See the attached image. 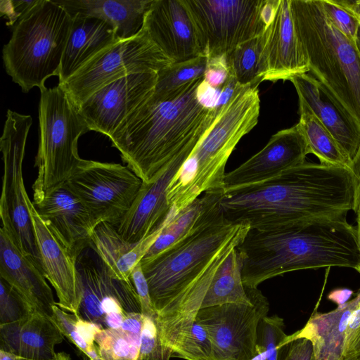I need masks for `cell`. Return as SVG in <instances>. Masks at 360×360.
<instances>
[{"label": "cell", "instance_id": "6da1fadb", "mask_svg": "<svg viewBox=\"0 0 360 360\" xmlns=\"http://www.w3.org/2000/svg\"><path fill=\"white\" fill-rule=\"evenodd\" d=\"M250 230L224 214L141 264L162 342L172 351L191 330L211 281ZM174 354V353H173Z\"/></svg>", "mask_w": 360, "mask_h": 360}, {"label": "cell", "instance_id": "7a4b0ae2", "mask_svg": "<svg viewBox=\"0 0 360 360\" xmlns=\"http://www.w3.org/2000/svg\"><path fill=\"white\" fill-rule=\"evenodd\" d=\"M355 197L349 168L305 162L267 181L224 192L221 207L229 221L268 231L347 214Z\"/></svg>", "mask_w": 360, "mask_h": 360}, {"label": "cell", "instance_id": "3957f363", "mask_svg": "<svg viewBox=\"0 0 360 360\" xmlns=\"http://www.w3.org/2000/svg\"><path fill=\"white\" fill-rule=\"evenodd\" d=\"M203 77L162 96L152 95L109 138L123 162L148 183L170 162L191 155L214 124L220 106L198 97Z\"/></svg>", "mask_w": 360, "mask_h": 360}, {"label": "cell", "instance_id": "277c9868", "mask_svg": "<svg viewBox=\"0 0 360 360\" xmlns=\"http://www.w3.org/2000/svg\"><path fill=\"white\" fill-rule=\"evenodd\" d=\"M347 214L319 217L276 231L250 230L237 247L245 285L308 269L349 267L357 271L360 255L356 227Z\"/></svg>", "mask_w": 360, "mask_h": 360}, {"label": "cell", "instance_id": "5b68a950", "mask_svg": "<svg viewBox=\"0 0 360 360\" xmlns=\"http://www.w3.org/2000/svg\"><path fill=\"white\" fill-rule=\"evenodd\" d=\"M259 110L258 86L237 84L168 186L167 202L176 214L203 193L223 190L226 162L242 137L257 124Z\"/></svg>", "mask_w": 360, "mask_h": 360}, {"label": "cell", "instance_id": "8992f818", "mask_svg": "<svg viewBox=\"0 0 360 360\" xmlns=\"http://www.w3.org/2000/svg\"><path fill=\"white\" fill-rule=\"evenodd\" d=\"M309 72L360 125V53L327 18L319 0H290Z\"/></svg>", "mask_w": 360, "mask_h": 360}, {"label": "cell", "instance_id": "52a82bcc", "mask_svg": "<svg viewBox=\"0 0 360 360\" xmlns=\"http://www.w3.org/2000/svg\"><path fill=\"white\" fill-rule=\"evenodd\" d=\"M72 17L56 0L39 2L12 29L2 50L5 70L22 92L58 77Z\"/></svg>", "mask_w": 360, "mask_h": 360}, {"label": "cell", "instance_id": "ba28073f", "mask_svg": "<svg viewBox=\"0 0 360 360\" xmlns=\"http://www.w3.org/2000/svg\"><path fill=\"white\" fill-rule=\"evenodd\" d=\"M40 90L39 146L34 160L37 176L33 197L45 195L63 185L81 163L79 138L89 129L63 86Z\"/></svg>", "mask_w": 360, "mask_h": 360}, {"label": "cell", "instance_id": "9c48e42d", "mask_svg": "<svg viewBox=\"0 0 360 360\" xmlns=\"http://www.w3.org/2000/svg\"><path fill=\"white\" fill-rule=\"evenodd\" d=\"M32 124L30 115L9 109L7 110L0 139L4 162L0 198L1 228L8 233L21 252L42 269L28 207L30 198L22 177L25 145Z\"/></svg>", "mask_w": 360, "mask_h": 360}, {"label": "cell", "instance_id": "30bf717a", "mask_svg": "<svg viewBox=\"0 0 360 360\" xmlns=\"http://www.w3.org/2000/svg\"><path fill=\"white\" fill-rule=\"evenodd\" d=\"M174 62L142 28L134 37L106 47L61 84L78 108L94 92L123 77L155 72Z\"/></svg>", "mask_w": 360, "mask_h": 360}, {"label": "cell", "instance_id": "8fae6325", "mask_svg": "<svg viewBox=\"0 0 360 360\" xmlns=\"http://www.w3.org/2000/svg\"><path fill=\"white\" fill-rule=\"evenodd\" d=\"M96 224L117 226L131 208L143 181L127 166L82 160L64 184Z\"/></svg>", "mask_w": 360, "mask_h": 360}, {"label": "cell", "instance_id": "7c38bea8", "mask_svg": "<svg viewBox=\"0 0 360 360\" xmlns=\"http://www.w3.org/2000/svg\"><path fill=\"white\" fill-rule=\"evenodd\" d=\"M264 1L184 0L207 58L227 55L264 32Z\"/></svg>", "mask_w": 360, "mask_h": 360}, {"label": "cell", "instance_id": "4fadbf2b", "mask_svg": "<svg viewBox=\"0 0 360 360\" xmlns=\"http://www.w3.org/2000/svg\"><path fill=\"white\" fill-rule=\"evenodd\" d=\"M252 304H225L200 309L195 321L207 331L217 360H252L257 355V330L269 304L258 290Z\"/></svg>", "mask_w": 360, "mask_h": 360}, {"label": "cell", "instance_id": "5bb4252c", "mask_svg": "<svg viewBox=\"0 0 360 360\" xmlns=\"http://www.w3.org/2000/svg\"><path fill=\"white\" fill-rule=\"evenodd\" d=\"M158 72L131 74L101 87L78 108L89 131L110 137L153 93Z\"/></svg>", "mask_w": 360, "mask_h": 360}, {"label": "cell", "instance_id": "9a60e30c", "mask_svg": "<svg viewBox=\"0 0 360 360\" xmlns=\"http://www.w3.org/2000/svg\"><path fill=\"white\" fill-rule=\"evenodd\" d=\"M309 72L292 20L290 0H280L276 15L259 36L260 82L290 80Z\"/></svg>", "mask_w": 360, "mask_h": 360}, {"label": "cell", "instance_id": "2e32d148", "mask_svg": "<svg viewBox=\"0 0 360 360\" xmlns=\"http://www.w3.org/2000/svg\"><path fill=\"white\" fill-rule=\"evenodd\" d=\"M309 153L307 141L298 124L282 129L274 134L262 150L226 173L224 192L274 178L305 162Z\"/></svg>", "mask_w": 360, "mask_h": 360}, {"label": "cell", "instance_id": "e0dca14e", "mask_svg": "<svg viewBox=\"0 0 360 360\" xmlns=\"http://www.w3.org/2000/svg\"><path fill=\"white\" fill-rule=\"evenodd\" d=\"M142 28L174 63L205 55L198 28L184 0H153Z\"/></svg>", "mask_w": 360, "mask_h": 360}, {"label": "cell", "instance_id": "ac0fdd59", "mask_svg": "<svg viewBox=\"0 0 360 360\" xmlns=\"http://www.w3.org/2000/svg\"><path fill=\"white\" fill-rule=\"evenodd\" d=\"M32 204L49 229L77 259L91 244L97 226L86 207L65 184L33 197Z\"/></svg>", "mask_w": 360, "mask_h": 360}, {"label": "cell", "instance_id": "d6986e66", "mask_svg": "<svg viewBox=\"0 0 360 360\" xmlns=\"http://www.w3.org/2000/svg\"><path fill=\"white\" fill-rule=\"evenodd\" d=\"M28 207L41 267L46 280L56 292V304L62 309L77 314L81 289L74 258L49 229L37 212L30 199Z\"/></svg>", "mask_w": 360, "mask_h": 360}, {"label": "cell", "instance_id": "ffe728a7", "mask_svg": "<svg viewBox=\"0 0 360 360\" xmlns=\"http://www.w3.org/2000/svg\"><path fill=\"white\" fill-rule=\"evenodd\" d=\"M189 156L188 154L179 156L150 182H143L131 208L115 226L124 240L129 243L139 242L164 222L171 211L167 199L168 186Z\"/></svg>", "mask_w": 360, "mask_h": 360}, {"label": "cell", "instance_id": "44dd1931", "mask_svg": "<svg viewBox=\"0 0 360 360\" xmlns=\"http://www.w3.org/2000/svg\"><path fill=\"white\" fill-rule=\"evenodd\" d=\"M298 96L329 131L351 162L360 147V125L335 101L314 76L307 73L290 79Z\"/></svg>", "mask_w": 360, "mask_h": 360}, {"label": "cell", "instance_id": "7402d4cb", "mask_svg": "<svg viewBox=\"0 0 360 360\" xmlns=\"http://www.w3.org/2000/svg\"><path fill=\"white\" fill-rule=\"evenodd\" d=\"M0 278L34 309L51 318L54 301L42 269L23 255L8 233L0 229Z\"/></svg>", "mask_w": 360, "mask_h": 360}, {"label": "cell", "instance_id": "603a6c76", "mask_svg": "<svg viewBox=\"0 0 360 360\" xmlns=\"http://www.w3.org/2000/svg\"><path fill=\"white\" fill-rule=\"evenodd\" d=\"M63 335L51 319L34 311L27 317L0 325V349L28 360H49Z\"/></svg>", "mask_w": 360, "mask_h": 360}, {"label": "cell", "instance_id": "cb8c5ba5", "mask_svg": "<svg viewBox=\"0 0 360 360\" xmlns=\"http://www.w3.org/2000/svg\"><path fill=\"white\" fill-rule=\"evenodd\" d=\"M72 17L58 84L65 82L99 52L120 40L112 26L101 19L80 13Z\"/></svg>", "mask_w": 360, "mask_h": 360}, {"label": "cell", "instance_id": "d4e9b609", "mask_svg": "<svg viewBox=\"0 0 360 360\" xmlns=\"http://www.w3.org/2000/svg\"><path fill=\"white\" fill-rule=\"evenodd\" d=\"M359 302L360 290L354 299L331 311L313 314L301 330L288 335L285 344L304 338L312 343V360H345L348 319Z\"/></svg>", "mask_w": 360, "mask_h": 360}, {"label": "cell", "instance_id": "484cf974", "mask_svg": "<svg viewBox=\"0 0 360 360\" xmlns=\"http://www.w3.org/2000/svg\"><path fill=\"white\" fill-rule=\"evenodd\" d=\"M165 224L166 219L143 240L129 243L120 236L115 226L107 222H101L95 227L91 243L119 278L131 281L134 269L155 242Z\"/></svg>", "mask_w": 360, "mask_h": 360}, {"label": "cell", "instance_id": "4316f807", "mask_svg": "<svg viewBox=\"0 0 360 360\" xmlns=\"http://www.w3.org/2000/svg\"><path fill=\"white\" fill-rule=\"evenodd\" d=\"M224 190L203 193L177 214L171 210L161 233L143 259L150 258L223 214Z\"/></svg>", "mask_w": 360, "mask_h": 360}, {"label": "cell", "instance_id": "83f0119b", "mask_svg": "<svg viewBox=\"0 0 360 360\" xmlns=\"http://www.w3.org/2000/svg\"><path fill=\"white\" fill-rule=\"evenodd\" d=\"M71 15L80 13L101 19L114 28L120 40L136 36L142 29L153 0H56Z\"/></svg>", "mask_w": 360, "mask_h": 360}, {"label": "cell", "instance_id": "f1b7e54d", "mask_svg": "<svg viewBox=\"0 0 360 360\" xmlns=\"http://www.w3.org/2000/svg\"><path fill=\"white\" fill-rule=\"evenodd\" d=\"M242 267V260L236 248L216 271L200 309L225 304H252L253 288L245 285Z\"/></svg>", "mask_w": 360, "mask_h": 360}, {"label": "cell", "instance_id": "f546056e", "mask_svg": "<svg viewBox=\"0 0 360 360\" xmlns=\"http://www.w3.org/2000/svg\"><path fill=\"white\" fill-rule=\"evenodd\" d=\"M297 123L307 141L309 153L315 155L323 165L349 168L350 160L338 143L314 113L299 103Z\"/></svg>", "mask_w": 360, "mask_h": 360}, {"label": "cell", "instance_id": "4dcf8cb0", "mask_svg": "<svg viewBox=\"0 0 360 360\" xmlns=\"http://www.w3.org/2000/svg\"><path fill=\"white\" fill-rule=\"evenodd\" d=\"M259 36L239 44L226 55L230 75L240 86H258L261 83Z\"/></svg>", "mask_w": 360, "mask_h": 360}, {"label": "cell", "instance_id": "1f68e13d", "mask_svg": "<svg viewBox=\"0 0 360 360\" xmlns=\"http://www.w3.org/2000/svg\"><path fill=\"white\" fill-rule=\"evenodd\" d=\"M207 60L206 55H201L186 61L173 63L160 70L153 94L158 96H165L204 77Z\"/></svg>", "mask_w": 360, "mask_h": 360}, {"label": "cell", "instance_id": "d6a6232c", "mask_svg": "<svg viewBox=\"0 0 360 360\" xmlns=\"http://www.w3.org/2000/svg\"><path fill=\"white\" fill-rule=\"evenodd\" d=\"M141 336L122 329L103 328L95 335V343L105 360H138Z\"/></svg>", "mask_w": 360, "mask_h": 360}, {"label": "cell", "instance_id": "836d02e7", "mask_svg": "<svg viewBox=\"0 0 360 360\" xmlns=\"http://www.w3.org/2000/svg\"><path fill=\"white\" fill-rule=\"evenodd\" d=\"M283 319L277 315L266 316L257 330V356L259 360H281L288 335Z\"/></svg>", "mask_w": 360, "mask_h": 360}, {"label": "cell", "instance_id": "e575fe53", "mask_svg": "<svg viewBox=\"0 0 360 360\" xmlns=\"http://www.w3.org/2000/svg\"><path fill=\"white\" fill-rule=\"evenodd\" d=\"M175 356L186 360H217L210 335L206 329L195 321L188 333L177 343Z\"/></svg>", "mask_w": 360, "mask_h": 360}, {"label": "cell", "instance_id": "d590c367", "mask_svg": "<svg viewBox=\"0 0 360 360\" xmlns=\"http://www.w3.org/2000/svg\"><path fill=\"white\" fill-rule=\"evenodd\" d=\"M34 311L31 306L0 278V325L20 321Z\"/></svg>", "mask_w": 360, "mask_h": 360}, {"label": "cell", "instance_id": "8d00e7d4", "mask_svg": "<svg viewBox=\"0 0 360 360\" xmlns=\"http://www.w3.org/2000/svg\"><path fill=\"white\" fill-rule=\"evenodd\" d=\"M172 356L162 342L154 319L144 316L138 360H169Z\"/></svg>", "mask_w": 360, "mask_h": 360}, {"label": "cell", "instance_id": "74e56055", "mask_svg": "<svg viewBox=\"0 0 360 360\" xmlns=\"http://www.w3.org/2000/svg\"><path fill=\"white\" fill-rule=\"evenodd\" d=\"M328 20L342 34L355 41L360 22L338 0H319Z\"/></svg>", "mask_w": 360, "mask_h": 360}, {"label": "cell", "instance_id": "f35d334b", "mask_svg": "<svg viewBox=\"0 0 360 360\" xmlns=\"http://www.w3.org/2000/svg\"><path fill=\"white\" fill-rule=\"evenodd\" d=\"M51 319L60 329L63 336H65L85 354L89 345L79 333L77 326V314L70 313L56 304L53 306V315Z\"/></svg>", "mask_w": 360, "mask_h": 360}, {"label": "cell", "instance_id": "ab89813d", "mask_svg": "<svg viewBox=\"0 0 360 360\" xmlns=\"http://www.w3.org/2000/svg\"><path fill=\"white\" fill-rule=\"evenodd\" d=\"M230 72L226 55L208 58L203 82L214 89H221L227 82Z\"/></svg>", "mask_w": 360, "mask_h": 360}, {"label": "cell", "instance_id": "60d3db41", "mask_svg": "<svg viewBox=\"0 0 360 360\" xmlns=\"http://www.w3.org/2000/svg\"><path fill=\"white\" fill-rule=\"evenodd\" d=\"M131 280L139 299L141 314L144 316L155 320L157 314L151 300L148 285L143 274L141 262L134 269Z\"/></svg>", "mask_w": 360, "mask_h": 360}, {"label": "cell", "instance_id": "b9f144b4", "mask_svg": "<svg viewBox=\"0 0 360 360\" xmlns=\"http://www.w3.org/2000/svg\"><path fill=\"white\" fill-rule=\"evenodd\" d=\"M40 0L18 1L4 0L0 1L1 15L6 18V25L14 26L27 14Z\"/></svg>", "mask_w": 360, "mask_h": 360}, {"label": "cell", "instance_id": "7bdbcfd3", "mask_svg": "<svg viewBox=\"0 0 360 360\" xmlns=\"http://www.w3.org/2000/svg\"><path fill=\"white\" fill-rule=\"evenodd\" d=\"M313 345L304 338L292 340L285 345L281 360H312Z\"/></svg>", "mask_w": 360, "mask_h": 360}, {"label": "cell", "instance_id": "ee69618b", "mask_svg": "<svg viewBox=\"0 0 360 360\" xmlns=\"http://www.w3.org/2000/svg\"><path fill=\"white\" fill-rule=\"evenodd\" d=\"M144 321V316L141 313L127 314L124 317L121 329L125 332L141 336Z\"/></svg>", "mask_w": 360, "mask_h": 360}, {"label": "cell", "instance_id": "f6af8a7d", "mask_svg": "<svg viewBox=\"0 0 360 360\" xmlns=\"http://www.w3.org/2000/svg\"><path fill=\"white\" fill-rule=\"evenodd\" d=\"M360 328V302L352 312L346 328L345 352Z\"/></svg>", "mask_w": 360, "mask_h": 360}, {"label": "cell", "instance_id": "bcb514c9", "mask_svg": "<svg viewBox=\"0 0 360 360\" xmlns=\"http://www.w3.org/2000/svg\"><path fill=\"white\" fill-rule=\"evenodd\" d=\"M349 169L352 174L356 188L355 206L354 211L358 214L360 213V147L356 156L351 162Z\"/></svg>", "mask_w": 360, "mask_h": 360}, {"label": "cell", "instance_id": "7dc6e473", "mask_svg": "<svg viewBox=\"0 0 360 360\" xmlns=\"http://www.w3.org/2000/svg\"><path fill=\"white\" fill-rule=\"evenodd\" d=\"M280 0H264L262 8V18L266 27L269 25L274 20Z\"/></svg>", "mask_w": 360, "mask_h": 360}, {"label": "cell", "instance_id": "c3c4849f", "mask_svg": "<svg viewBox=\"0 0 360 360\" xmlns=\"http://www.w3.org/2000/svg\"><path fill=\"white\" fill-rule=\"evenodd\" d=\"M352 293L353 292L349 289H335L328 294V299L340 306L348 302Z\"/></svg>", "mask_w": 360, "mask_h": 360}, {"label": "cell", "instance_id": "681fc988", "mask_svg": "<svg viewBox=\"0 0 360 360\" xmlns=\"http://www.w3.org/2000/svg\"><path fill=\"white\" fill-rule=\"evenodd\" d=\"M127 314L124 312H115L106 315L104 322V328H120L122 321Z\"/></svg>", "mask_w": 360, "mask_h": 360}, {"label": "cell", "instance_id": "f907efd6", "mask_svg": "<svg viewBox=\"0 0 360 360\" xmlns=\"http://www.w3.org/2000/svg\"><path fill=\"white\" fill-rule=\"evenodd\" d=\"M338 1L360 22V0H338Z\"/></svg>", "mask_w": 360, "mask_h": 360}, {"label": "cell", "instance_id": "816d5d0a", "mask_svg": "<svg viewBox=\"0 0 360 360\" xmlns=\"http://www.w3.org/2000/svg\"><path fill=\"white\" fill-rule=\"evenodd\" d=\"M360 350V328L357 331L354 338L348 347L345 356V360H349L355 353Z\"/></svg>", "mask_w": 360, "mask_h": 360}, {"label": "cell", "instance_id": "f5cc1de1", "mask_svg": "<svg viewBox=\"0 0 360 360\" xmlns=\"http://www.w3.org/2000/svg\"><path fill=\"white\" fill-rule=\"evenodd\" d=\"M85 355L88 356L90 360H105L101 356L96 343L89 347Z\"/></svg>", "mask_w": 360, "mask_h": 360}, {"label": "cell", "instance_id": "db71d44e", "mask_svg": "<svg viewBox=\"0 0 360 360\" xmlns=\"http://www.w3.org/2000/svg\"><path fill=\"white\" fill-rule=\"evenodd\" d=\"M19 356L13 353L0 349V360H17Z\"/></svg>", "mask_w": 360, "mask_h": 360}, {"label": "cell", "instance_id": "11a10c76", "mask_svg": "<svg viewBox=\"0 0 360 360\" xmlns=\"http://www.w3.org/2000/svg\"><path fill=\"white\" fill-rule=\"evenodd\" d=\"M356 222H357V225L356 226V234H357V243H358V248H359V255H360V213L357 214ZM357 271H359L360 273V260H359V265Z\"/></svg>", "mask_w": 360, "mask_h": 360}, {"label": "cell", "instance_id": "9f6ffc18", "mask_svg": "<svg viewBox=\"0 0 360 360\" xmlns=\"http://www.w3.org/2000/svg\"><path fill=\"white\" fill-rule=\"evenodd\" d=\"M17 360H28L19 357ZM49 360H70V356L69 354L65 352H58L56 354V356Z\"/></svg>", "mask_w": 360, "mask_h": 360}, {"label": "cell", "instance_id": "6f0895ef", "mask_svg": "<svg viewBox=\"0 0 360 360\" xmlns=\"http://www.w3.org/2000/svg\"><path fill=\"white\" fill-rule=\"evenodd\" d=\"M355 43H356V47L360 53V25L359 27L358 32H357V34L356 36Z\"/></svg>", "mask_w": 360, "mask_h": 360}, {"label": "cell", "instance_id": "680465c9", "mask_svg": "<svg viewBox=\"0 0 360 360\" xmlns=\"http://www.w3.org/2000/svg\"><path fill=\"white\" fill-rule=\"evenodd\" d=\"M349 360H360V350L355 353Z\"/></svg>", "mask_w": 360, "mask_h": 360}]
</instances>
